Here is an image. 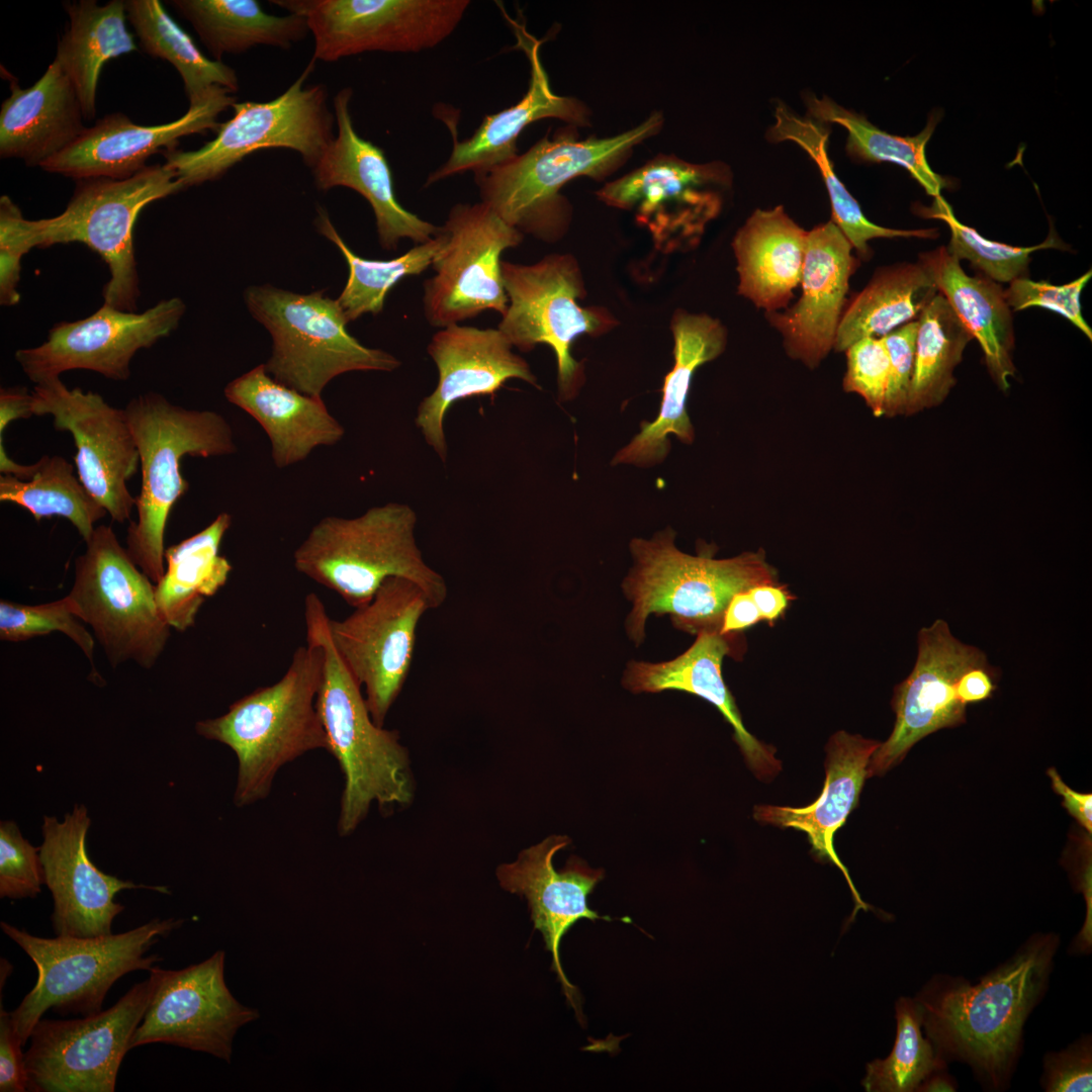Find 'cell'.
Here are the masks:
<instances>
[{"label":"cell","instance_id":"cell-1","mask_svg":"<svg viewBox=\"0 0 1092 1092\" xmlns=\"http://www.w3.org/2000/svg\"><path fill=\"white\" fill-rule=\"evenodd\" d=\"M1059 944L1056 933H1034L976 984L933 975L914 999L939 1056L968 1065L984 1088L1006 1089L1022 1052L1024 1023L1048 989Z\"/></svg>","mask_w":1092,"mask_h":1092},{"label":"cell","instance_id":"cell-2","mask_svg":"<svg viewBox=\"0 0 1092 1092\" xmlns=\"http://www.w3.org/2000/svg\"><path fill=\"white\" fill-rule=\"evenodd\" d=\"M324 664L322 644L306 633V645L294 651L278 681L237 700L225 714L196 723L198 735L229 746L237 756V806L266 798L285 764L311 750H328L315 704Z\"/></svg>","mask_w":1092,"mask_h":1092},{"label":"cell","instance_id":"cell-3","mask_svg":"<svg viewBox=\"0 0 1092 1092\" xmlns=\"http://www.w3.org/2000/svg\"><path fill=\"white\" fill-rule=\"evenodd\" d=\"M329 618L317 595L308 594L304 600L306 633L318 640L325 653L315 704L328 751L344 774L338 830L340 835H348L365 818L372 802L382 809L402 806L411 802L413 787L407 753L398 733L372 720L361 686L334 646Z\"/></svg>","mask_w":1092,"mask_h":1092},{"label":"cell","instance_id":"cell-4","mask_svg":"<svg viewBox=\"0 0 1092 1092\" xmlns=\"http://www.w3.org/2000/svg\"><path fill=\"white\" fill-rule=\"evenodd\" d=\"M664 117L654 111L641 123L608 138L579 141L575 126L546 134L522 155L474 176L481 202L503 220L541 241H559L567 232L572 207L560 190L585 176L602 181L618 171L634 149L656 135Z\"/></svg>","mask_w":1092,"mask_h":1092},{"label":"cell","instance_id":"cell-5","mask_svg":"<svg viewBox=\"0 0 1092 1092\" xmlns=\"http://www.w3.org/2000/svg\"><path fill=\"white\" fill-rule=\"evenodd\" d=\"M417 516L407 505L388 503L356 518L326 517L295 549V569L357 608L370 602L389 577H403L426 594L431 610L448 596L444 577L417 545Z\"/></svg>","mask_w":1092,"mask_h":1092},{"label":"cell","instance_id":"cell-6","mask_svg":"<svg viewBox=\"0 0 1092 1092\" xmlns=\"http://www.w3.org/2000/svg\"><path fill=\"white\" fill-rule=\"evenodd\" d=\"M123 410L142 467L138 520L127 529L125 549L156 584L165 573L169 514L189 488L181 473L183 456L231 455L237 447L232 427L212 411L187 410L157 392L133 397Z\"/></svg>","mask_w":1092,"mask_h":1092},{"label":"cell","instance_id":"cell-7","mask_svg":"<svg viewBox=\"0 0 1092 1092\" xmlns=\"http://www.w3.org/2000/svg\"><path fill=\"white\" fill-rule=\"evenodd\" d=\"M630 552L634 564L622 586L633 604L626 628L636 644L644 639L651 614L669 615L677 629L690 634L719 632L735 594L779 583L762 549L724 559L690 555L675 547L669 528L649 540L633 539Z\"/></svg>","mask_w":1092,"mask_h":1092},{"label":"cell","instance_id":"cell-8","mask_svg":"<svg viewBox=\"0 0 1092 1092\" xmlns=\"http://www.w3.org/2000/svg\"><path fill=\"white\" fill-rule=\"evenodd\" d=\"M182 923L181 919L154 918L117 934L46 938L1 921L4 934L25 951L37 970L34 987L10 1012L18 1041L25 1045L50 1009L61 1015L81 1016L102 1011L112 985L130 972L150 971L162 961L148 951Z\"/></svg>","mask_w":1092,"mask_h":1092},{"label":"cell","instance_id":"cell-9","mask_svg":"<svg viewBox=\"0 0 1092 1092\" xmlns=\"http://www.w3.org/2000/svg\"><path fill=\"white\" fill-rule=\"evenodd\" d=\"M245 300L272 338V353L264 364L267 372L301 393L322 397L327 384L343 373L389 372L400 366L393 355L353 337L337 299L323 290L299 294L257 285L247 288Z\"/></svg>","mask_w":1092,"mask_h":1092},{"label":"cell","instance_id":"cell-10","mask_svg":"<svg viewBox=\"0 0 1092 1092\" xmlns=\"http://www.w3.org/2000/svg\"><path fill=\"white\" fill-rule=\"evenodd\" d=\"M85 544L66 596L73 614L92 628L111 666L132 660L151 668L171 629L159 611L155 583L132 561L110 526L96 527Z\"/></svg>","mask_w":1092,"mask_h":1092},{"label":"cell","instance_id":"cell-11","mask_svg":"<svg viewBox=\"0 0 1092 1092\" xmlns=\"http://www.w3.org/2000/svg\"><path fill=\"white\" fill-rule=\"evenodd\" d=\"M166 164L146 166L125 179L106 177L77 180L75 191L59 215L38 219V248L81 243L96 252L109 270L104 302L135 311L140 296L133 228L151 202L184 190Z\"/></svg>","mask_w":1092,"mask_h":1092},{"label":"cell","instance_id":"cell-12","mask_svg":"<svg viewBox=\"0 0 1092 1092\" xmlns=\"http://www.w3.org/2000/svg\"><path fill=\"white\" fill-rule=\"evenodd\" d=\"M508 306L497 329L513 347L529 352L549 346L557 364L561 399L572 398L583 383V367L571 356L582 335L599 337L619 324L604 306L579 305L586 294L579 264L570 254H550L534 264L502 262Z\"/></svg>","mask_w":1092,"mask_h":1092},{"label":"cell","instance_id":"cell-13","mask_svg":"<svg viewBox=\"0 0 1092 1092\" xmlns=\"http://www.w3.org/2000/svg\"><path fill=\"white\" fill-rule=\"evenodd\" d=\"M315 60L278 97L265 102H235L232 118L219 124L216 136L194 151L165 153L185 189L218 179L245 157L262 149L286 148L298 152L312 168L335 134V114L324 85L306 86Z\"/></svg>","mask_w":1092,"mask_h":1092},{"label":"cell","instance_id":"cell-14","mask_svg":"<svg viewBox=\"0 0 1092 1092\" xmlns=\"http://www.w3.org/2000/svg\"><path fill=\"white\" fill-rule=\"evenodd\" d=\"M155 987L152 973L113 1006L68 1020L41 1018L24 1054L27 1091L113 1092Z\"/></svg>","mask_w":1092,"mask_h":1092},{"label":"cell","instance_id":"cell-15","mask_svg":"<svg viewBox=\"0 0 1092 1092\" xmlns=\"http://www.w3.org/2000/svg\"><path fill=\"white\" fill-rule=\"evenodd\" d=\"M442 244L433 260L435 275L424 283V314L445 328L508 306L502 254L518 247L524 235L487 204L458 203L439 229Z\"/></svg>","mask_w":1092,"mask_h":1092},{"label":"cell","instance_id":"cell-16","mask_svg":"<svg viewBox=\"0 0 1092 1092\" xmlns=\"http://www.w3.org/2000/svg\"><path fill=\"white\" fill-rule=\"evenodd\" d=\"M305 18L313 60L335 62L366 52L419 53L444 41L461 22L469 0L273 1Z\"/></svg>","mask_w":1092,"mask_h":1092},{"label":"cell","instance_id":"cell-17","mask_svg":"<svg viewBox=\"0 0 1092 1092\" xmlns=\"http://www.w3.org/2000/svg\"><path fill=\"white\" fill-rule=\"evenodd\" d=\"M431 610L415 582L389 577L367 604L343 620L329 618L332 641L357 682L365 689L372 720L383 727L387 713L410 673L417 629Z\"/></svg>","mask_w":1092,"mask_h":1092},{"label":"cell","instance_id":"cell-18","mask_svg":"<svg viewBox=\"0 0 1092 1092\" xmlns=\"http://www.w3.org/2000/svg\"><path fill=\"white\" fill-rule=\"evenodd\" d=\"M732 173L720 161L694 164L660 154L597 191L609 206L632 211L651 236L656 250L669 254L699 243L717 217Z\"/></svg>","mask_w":1092,"mask_h":1092},{"label":"cell","instance_id":"cell-19","mask_svg":"<svg viewBox=\"0 0 1092 1092\" xmlns=\"http://www.w3.org/2000/svg\"><path fill=\"white\" fill-rule=\"evenodd\" d=\"M224 962L225 952L217 950L181 970L151 968L155 987L130 1050L166 1043L230 1063L236 1033L259 1013L233 996L224 980Z\"/></svg>","mask_w":1092,"mask_h":1092},{"label":"cell","instance_id":"cell-20","mask_svg":"<svg viewBox=\"0 0 1092 1092\" xmlns=\"http://www.w3.org/2000/svg\"><path fill=\"white\" fill-rule=\"evenodd\" d=\"M32 412L51 416L58 431L71 433L78 477L111 519L130 518L135 497L127 481L136 473L139 451L124 410L92 391L68 388L60 377L36 383Z\"/></svg>","mask_w":1092,"mask_h":1092},{"label":"cell","instance_id":"cell-21","mask_svg":"<svg viewBox=\"0 0 1092 1092\" xmlns=\"http://www.w3.org/2000/svg\"><path fill=\"white\" fill-rule=\"evenodd\" d=\"M184 312L178 297L163 299L142 313L103 304L86 318L56 324L42 344L17 350L15 359L35 384L75 369L123 381L135 353L168 337Z\"/></svg>","mask_w":1092,"mask_h":1092},{"label":"cell","instance_id":"cell-22","mask_svg":"<svg viewBox=\"0 0 1092 1092\" xmlns=\"http://www.w3.org/2000/svg\"><path fill=\"white\" fill-rule=\"evenodd\" d=\"M917 642L915 665L894 689L893 731L872 755L868 779L901 762L925 736L966 722V706L957 696V680L967 667L987 660L985 653L958 640L941 619L920 629Z\"/></svg>","mask_w":1092,"mask_h":1092},{"label":"cell","instance_id":"cell-23","mask_svg":"<svg viewBox=\"0 0 1092 1092\" xmlns=\"http://www.w3.org/2000/svg\"><path fill=\"white\" fill-rule=\"evenodd\" d=\"M91 820L85 805H75L63 821L44 816L40 860L44 884L54 901L51 915L57 936L92 937L112 933V922L123 911L114 902L126 889L169 893L164 886L136 885L100 871L90 859L86 838Z\"/></svg>","mask_w":1092,"mask_h":1092},{"label":"cell","instance_id":"cell-24","mask_svg":"<svg viewBox=\"0 0 1092 1092\" xmlns=\"http://www.w3.org/2000/svg\"><path fill=\"white\" fill-rule=\"evenodd\" d=\"M427 351L437 366L439 380L420 403L416 423L442 460L447 454L443 424L456 401L491 395L513 378L538 387L526 360L513 352L497 328L451 325L433 335Z\"/></svg>","mask_w":1092,"mask_h":1092},{"label":"cell","instance_id":"cell-25","mask_svg":"<svg viewBox=\"0 0 1092 1092\" xmlns=\"http://www.w3.org/2000/svg\"><path fill=\"white\" fill-rule=\"evenodd\" d=\"M852 250L832 220L808 231L800 298L783 311L764 313L786 354L811 370L833 350L849 279L859 265Z\"/></svg>","mask_w":1092,"mask_h":1092},{"label":"cell","instance_id":"cell-26","mask_svg":"<svg viewBox=\"0 0 1092 1092\" xmlns=\"http://www.w3.org/2000/svg\"><path fill=\"white\" fill-rule=\"evenodd\" d=\"M569 843L567 836L551 835L523 850L515 862L499 866L496 876L505 890L525 896L528 900L534 928L542 933L546 948L552 956V969L557 974L568 1003L582 1022L579 992L562 970L560 942L579 919L595 921L611 918L599 915L586 902L587 896L603 880V870L590 869L575 856L570 857L561 871L554 869V854Z\"/></svg>","mask_w":1092,"mask_h":1092},{"label":"cell","instance_id":"cell-27","mask_svg":"<svg viewBox=\"0 0 1092 1092\" xmlns=\"http://www.w3.org/2000/svg\"><path fill=\"white\" fill-rule=\"evenodd\" d=\"M235 99L222 90L208 100L189 106L178 119L158 125H141L122 113L98 119L67 149L41 169L76 180L106 177L125 179L146 167L150 156L176 150L180 138L217 130V117Z\"/></svg>","mask_w":1092,"mask_h":1092},{"label":"cell","instance_id":"cell-28","mask_svg":"<svg viewBox=\"0 0 1092 1092\" xmlns=\"http://www.w3.org/2000/svg\"><path fill=\"white\" fill-rule=\"evenodd\" d=\"M504 15L511 24L517 39L516 47L524 52L530 63V82L523 98L513 106L494 114L485 115L477 129L468 139L454 140L447 161L430 173L425 186H430L466 171L474 176L486 173L517 154L520 134L531 123L545 118H556L572 126H590L592 112L587 105L572 96L556 94L550 85L548 74L540 57L544 39H537L519 19Z\"/></svg>","mask_w":1092,"mask_h":1092},{"label":"cell","instance_id":"cell-29","mask_svg":"<svg viewBox=\"0 0 1092 1092\" xmlns=\"http://www.w3.org/2000/svg\"><path fill=\"white\" fill-rule=\"evenodd\" d=\"M352 95V89L346 87L334 97L338 131L311 168L317 188L327 191L344 186L362 195L373 209L378 241L384 250H396L402 239L416 245L430 241L440 226L398 202L383 150L361 138L354 128L349 109Z\"/></svg>","mask_w":1092,"mask_h":1092},{"label":"cell","instance_id":"cell-30","mask_svg":"<svg viewBox=\"0 0 1092 1092\" xmlns=\"http://www.w3.org/2000/svg\"><path fill=\"white\" fill-rule=\"evenodd\" d=\"M881 742L861 735L837 731L826 745L825 782L822 793L808 806L756 805L753 817L763 824L794 828L807 834L811 852L820 861L834 864L843 874L854 901V908L845 926L854 920L859 910L869 911L857 892L846 867L837 855L833 838L851 811L858 805L868 765Z\"/></svg>","mask_w":1092,"mask_h":1092},{"label":"cell","instance_id":"cell-31","mask_svg":"<svg viewBox=\"0 0 1092 1092\" xmlns=\"http://www.w3.org/2000/svg\"><path fill=\"white\" fill-rule=\"evenodd\" d=\"M738 636L706 631L677 657L663 662L631 661L623 675V686L633 693L681 691L712 705L732 726L734 740L747 765L757 779L769 781L782 769L776 748L759 741L742 723L735 700L722 675L725 656L737 655Z\"/></svg>","mask_w":1092,"mask_h":1092},{"label":"cell","instance_id":"cell-32","mask_svg":"<svg viewBox=\"0 0 1092 1092\" xmlns=\"http://www.w3.org/2000/svg\"><path fill=\"white\" fill-rule=\"evenodd\" d=\"M670 331L674 364L664 377L659 413L654 421L642 424L641 431L617 452L613 464L654 465L669 451L668 436H675L684 444L694 441L695 431L686 406L692 379L700 366L724 352L728 332L720 320L682 308L672 313Z\"/></svg>","mask_w":1092,"mask_h":1092},{"label":"cell","instance_id":"cell-33","mask_svg":"<svg viewBox=\"0 0 1092 1092\" xmlns=\"http://www.w3.org/2000/svg\"><path fill=\"white\" fill-rule=\"evenodd\" d=\"M224 396L265 431L278 468L306 459L316 447L337 444L345 433L322 397L280 383L264 364L232 380L224 388Z\"/></svg>","mask_w":1092,"mask_h":1092},{"label":"cell","instance_id":"cell-34","mask_svg":"<svg viewBox=\"0 0 1092 1092\" xmlns=\"http://www.w3.org/2000/svg\"><path fill=\"white\" fill-rule=\"evenodd\" d=\"M10 90L0 110L1 158L41 167L85 130L80 100L57 61L29 88L11 81Z\"/></svg>","mask_w":1092,"mask_h":1092},{"label":"cell","instance_id":"cell-35","mask_svg":"<svg viewBox=\"0 0 1092 1092\" xmlns=\"http://www.w3.org/2000/svg\"><path fill=\"white\" fill-rule=\"evenodd\" d=\"M807 239L782 205L755 209L731 243L737 293L764 313L787 308L801 282Z\"/></svg>","mask_w":1092,"mask_h":1092},{"label":"cell","instance_id":"cell-36","mask_svg":"<svg viewBox=\"0 0 1092 1092\" xmlns=\"http://www.w3.org/2000/svg\"><path fill=\"white\" fill-rule=\"evenodd\" d=\"M918 261L983 351L988 371L1001 390L1015 374L1012 310L1004 290L987 277L968 275L945 247L923 253Z\"/></svg>","mask_w":1092,"mask_h":1092},{"label":"cell","instance_id":"cell-37","mask_svg":"<svg viewBox=\"0 0 1092 1092\" xmlns=\"http://www.w3.org/2000/svg\"><path fill=\"white\" fill-rule=\"evenodd\" d=\"M232 520L220 513L203 530L166 548L165 573L155 584V597L171 628L184 632L192 627L205 599L228 581L233 567L219 547Z\"/></svg>","mask_w":1092,"mask_h":1092},{"label":"cell","instance_id":"cell-38","mask_svg":"<svg viewBox=\"0 0 1092 1092\" xmlns=\"http://www.w3.org/2000/svg\"><path fill=\"white\" fill-rule=\"evenodd\" d=\"M69 27L59 41L55 61L73 84L84 119L96 115V91L103 65L112 58L136 51L127 30L124 1L99 5L95 0L65 4Z\"/></svg>","mask_w":1092,"mask_h":1092},{"label":"cell","instance_id":"cell-39","mask_svg":"<svg viewBox=\"0 0 1092 1092\" xmlns=\"http://www.w3.org/2000/svg\"><path fill=\"white\" fill-rule=\"evenodd\" d=\"M937 292L919 261L879 268L868 285L845 307L833 351L844 352L860 339L881 338L916 321Z\"/></svg>","mask_w":1092,"mask_h":1092},{"label":"cell","instance_id":"cell-40","mask_svg":"<svg viewBox=\"0 0 1092 1092\" xmlns=\"http://www.w3.org/2000/svg\"><path fill=\"white\" fill-rule=\"evenodd\" d=\"M172 6L187 19L210 54L220 61L257 46L290 48L307 35L303 16H276L255 0H174Z\"/></svg>","mask_w":1092,"mask_h":1092},{"label":"cell","instance_id":"cell-41","mask_svg":"<svg viewBox=\"0 0 1092 1092\" xmlns=\"http://www.w3.org/2000/svg\"><path fill=\"white\" fill-rule=\"evenodd\" d=\"M775 123L767 129L770 143L791 141L801 147L816 164L826 186L832 210L831 220L863 260L871 257L869 242L878 238L934 239L936 229L897 230L870 221L860 205L837 177L828 155L830 126L809 115L800 116L783 102H777Z\"/></svg>","mask_w":1092,"mask_h":1092},{"label":"cell","instance_id":"cell-42","mask_svg":"<svg viewBox=\"0 0 1092 1092\" xmlns=\"http://www.w3.org/2000/svg\"><path fill=\"white\" fill-rule=\"evenodd\" d=\"M124 5L142 49L178 71L189 106L201 104L222 90L232 93L239 89L236 72L204 56L159 0H126Z\"/></svg>","mask_w":1092,"mask_h":1092},{"label":"cell","instance_id":"cell-43","mask_svg":"<svg viewBox=\"0 0 1092 1092\" xmlns=\"http://www.w3.org/2000/svg\"><path fill=\"white\" fill-rule=\"evenodd\" d=\"M807 115L831 124L837 123L847 130L845 150L858 162H891L904 167L925 189L936 197L947 186V181L935 173L926 159V146L941 118V111L933 110L925 127L916 135L900 136L880 129L866 116L848 110L827 96L817 98L813 93L804 95Z\"/></svg>","mask_w":1092,"mask_h":1092},{"label":"cell","instance_id":"cell-44","mask_svg":"<svg viewBox=\"0 0 1092 1092\" xmlns=\"http://www.w3.org/2000/svg\"><path fill=\"white\" fill-rule=\"evenodd\" d=\"M914 370L906 416L939 405L956 384L953 371L973 339L937 292L917 318Z\"/></svg>","mask_w":1092,"mask_h":1092},{"label":"cell","instance_id":"cell-45","mask_svg":"<svg viewBox=\"0 0 1092 1092\" xmlns=\"http://www.w3.org/2000/svg\"><path fill=\"white\" fill-rule=\"evenodd\" d=\"M37 463L30 480L1 474L0 500L20 506L35 521L65 518L86 542L96 528L95 523L107 514L106 510L74 475L73 465L64 457L46 455Z\"/></svg>","mask_w":1092,"mask_h":1092},{"label":"cell","instance_id":"cell-46","mask_svg":"<svg viewBox=\"0 0 1092 1092\" xmlns=\"http://www.w3.org/2000/svg\"><path fill=\"white\" fill-rule=\"evenodd\" d=\"M315 224L318 232L339 248L349 267L347 283L337 299L348 323L365 313L381 312L388 292L403 278L420 275L430 267L442 244L438 232L430 241L416 245L396 258L365 259L347 246L322 208H318Z\"/></svg>","mask_w":1092,"mask_h":1092},{"label":"cell","instance_id":"cell-47","mask_svg":"<svg viewBox=\"0 0 1092 1092\" xmlns=\"http://www.w3.org/2000/svg\"><path fill=\"white\" fill-rule=\"evenodd\" d=\"M897 1033L886 1059L867 1064L861 1085L868 1092H913L932 1073L945 1069L933 1042L923 1034L915 999L901 997L895 1005Z\"/></svg>","mask_w":1092,"mask_h":1092},{"label":"cell","instance_id":"cell-48","mask_svg":"<svg viewBox=\"0 0 1092 1092\" xmlns=\"http://www.w3.org/2000/svg\"><path fill=\"white\" fill-rule=\"evenodd\" d=\"M925 217L943 220L950 232L947 252L959 261L968 260L994 282L1010 283L1027 277L1031 253L1050 248H1062L1063 243L1051 234L1041 244L1031 247H1014L988 240L975 229L962 223L951 206L941 195L934 197L930 207H920Z\"/></svg>","mask_w":1092,"mask_h":1092},{"label":"cell","instance_id":"cell-49","mask_svg":"<svg viewBox=\"0 0 1092 1092\" xmlns=\"http://www.w3.org/2000/svg\"><path fill=\"white\" fill-rule=\"evenodd\" d=\"M51 632L68 636L83 651L94 668V639L73 614L69 601L61 600L41 605H22L5 600L0 602V639L19 642Z\"/></svg>","mask_w":1092,"mask_h":1092},{"label":"cell","instance_id":"cell-50","mask_svg":"<svg viewBox=\"0 0 1092 1092\" xmlns=\"http://www.w3.org/2000/svg\"><path fill=\"white\" fill-rule=\"evenodd\" d=\"M40 847L26 840L15 822L0 823V897L34 898L44 884Z\"/></svg>","mask_w":1092,"mask_h":1092},{"label":"cell","instance_id":"cell-51","mask_svg":"<svg viewBox=\"0 0 1092 1092\" xmlns=\"http://www.w3.org/2000/svg\"><path fill=\"white\" fill-rule=\"evenodd\" d=\"M1089 270L1077 279L1062 285L1046 280L1034 281L1021 277L1009 283L1004 290L1008 306L1013 311L1028 307H1041L1061 314L1079 329L1089 340L1092 330L1082 314L1081 294L1089 280Z\"/></svg>","mask_w":1092,"mask_h":1092},{"label":"cell","instance_id":"cell-52","mask_svg":"<svg viewBox=\"0 0 1092 1092\" xmlns=\"http://www.w3.org/2000/svg\"><path fill=\"white\" fill-rule=\"evenodd\" d=\"M38 248L37 220L26 219L12 199L0 198V303L15 305L20 300L17 284L20 280L21 259Z\"/></svg>","mask_w":1092,"mask_h":1092},{"label":"cell","instance_id":"cell-53","mask_svg":"<svg viewBox=\"0 0 1092 1092\" xmlns=\"http://www.w3.org/2000/svg\"><path fill=\"white\" fill-rule=\"evenodd\" d=\"M844 353L846 371L842 379L843 390L861 396L875 417H883L890 369L883 337L860 339Z\"/></svg>","mask_w":1092,"mask_h":1092},{"label":"cell","instance_id":"cell-54","mask_svg":"<svg viewBox=\"0 0 1092 1092\" xmlns=\"http://www.w3.org/2000/svg\"><path fill=\"white\" fill-rule=\"evenodd\" d=\"M917 328L916 320L883 337L890 361L884 401L883 416L885 417L893 418L906 414L914 370Z\"/></svg>","mask_w":1092,"mask_h":1092},{"label":"cell","instance_id":"cell-55","mask_svg":"<svg viewBox=\"0 0 1092 1092\" xmlns=\"http://www.w3.org/2000/svg\"><path fill=\"white\" fill-rule=\"evenodd\" d=\"M1041 1086L1046 1092H1083L1092 1088V1040L1090 1034L1043 1058Z\"/></svg>","mask_w":1092,"mask_h":1092},{"label":"cell","instance_id":"cell-56","mask_svg":"<svg viewBox=\"0 0 1092 1092\" xmlns=\"http://www.w3.org/2000/svg\"><path fill=\"white\" fill-rule=\"evenodd\" d=\"M11 1021L10 1012L0 1008V1091H27L24 1054L21 1052Z\"/></svg>","mask_w":1092,"mask_h":1092},{"label":"cell","instance_id":"cell-57","mask_svg":"<svg viewBox=\"0 0 1092 1092\" xmlns=\"http://www.w3.org/2000/svg\"><path fill=\"white\" fill-rule=\"evenodd\" d=\"M996 679L997 670L987 660L971 665L958 677L957 696L965 706L985 701L996 690Z\"/></svg>","mask_w":1092,"mask_h":1092},{"label":"cell","instance_id":"cell-58","mask_svg":"<svg viewBox=\"0 0 1092 1092\" xmlns=\"http://www.w3.org/2000/svg\"><path fill=\"white\" fill-rule=\"evenodd\" d=\"M759 621L761 617L749 589L740 592L732 597L726 607L719 633L725 636H738Z\"/></svg>","mask_w":1092,"mask_h":1092},{"label":"cell","instance_id":"cell-59","mask_svg":"<svg viewBox=\"0 0 1092 1092\" xmlns=\"http://www.w3.org/2000/svg\"><path fill=\"white\" fill-rule=\"evenodd\" d=\"M1052 781L1053 790L1063 797V806L1077 822L1091 834L1092 832V795L1072 790L1064 783L1056 768L1046 771Z\"/></svg>","mask_w":1092,"mask_h":1092},{"label":"cell","instance_id":"cell-60","mask_svg":"<svg viewBox=\"0 0 1092 1092\" xmlns=\"http://www.w3.org/2000/svg\"><path fill=\"white\" fill-rule=\"evenodd\" d=\"M32 392L23 386L2 387L0 390V443L8 425L18 419L33 416Z\"/></svg>","mask_w":1092,"mask_h":1092},{"label":"cell","instance_id":"cell-61","mask_svg":"<svg viewBox=\"0 0 1092 1092\" xmlns=\"http://www.w3.org/2000/svg\"><path fill=\"white\" fill-rule=\"evenodd\" d=\"M750 596L760 614L761 620L774 623L787 610L793 597L785 586L761 584L749 589Z\"/></svg>","mask_w":1092,"mask_h":1092},{"label":"cell","instance_id":"cell-62","mask_svg":"<svg viewBox=\"0 0 1092 1092\" xmlns=\"http://www.w3.org/2000/svg\"><path fill=\"white\" fill-rule=\"evenodd\" d=\"M958 1084L945 1069L938 1070L927 1077L918 1087V1092L956 1091Z\"/></svg>","mask_w":1092,"mask_h":1092}]
</instances>
